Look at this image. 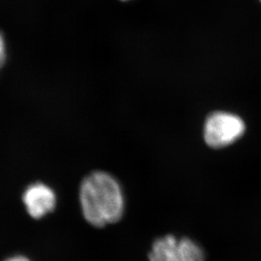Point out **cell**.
Wrapping results in <instances>:
<instances>
[{"label": "cell", "instance_id": "obj_1", "mask_svg": "<svg viewBox=\"0 0 261 261\" xmlns=\"http://www.w3.org/2000/svg\"><path fill=\"white\" fill-rule=\"evenodd\" d=\"M81 208L86 221L96 227H103L121 220L124 197L121 186L113 176L103 171L89 174L81 184Z\"/></svg>", "mask_w": 261, "mask_h": 261}, {"label": "cell", "instance_id": "obj_2", "mask_svg": "<svg viewBox=\"0 0 261 261\" xmlns=\"http://www.w3.org/2000/svg\"><path fill=\"white\" fill-rule=\"evenodd\" d=\"M203 249L193 239L166 235L156 239L148 261H204Z\"/></svg>", "mask_w": 261, "mask_h": 261}, {"label": "cell", "instance_id": "obj_3", "mask_svg": "<svg viewBox=\"0 0 261 261\" xmlns=\"http://www.w3.org/2000/svg\"><path fill=\"white\" fill-rule=\"evenodd\" d=\"M245 132L239 116L228 112H216L206 120L203 137L211 148H220L235 143Z\"/></svg>", "mask_w": 261, "mask_h": 261}, {"label": "cell", "instance_id": "obj_4", "mask_svg": "<svg viewBox=\"0 0 261 261\" xmlns=\"http://www.w3.org/2000/svg\"><path fill=\"white\" fill-rule=\"evenodd\" d=\"M22 201L31 217L41 219L56 208L57 198L50 187L35 182L29 185L23 193Z\"/></svg>", "mask_w": 261, "mask_h": 261}, {"label": "cell", "instance_id": "obj_5", "mask_svg": "<svg viewBox=\"0 0 261 261\" xmlns=\"http://www.w3.org/2000/svg\"><path fill=\"white\" fill-rule=\"evenodd\" d=\"M6 45H5V37L0 31V70L2 69L6 61Z\"/></svg>", "mask_w": 261, "mask_h": 261}, {"label": "cell", "instance_id": "obj_6", "mask_svg": "<svg viewBox=\"0 0 261 261\" xmlns=\"http://www.w3.org/2000/svg\"><path fill=\"white\" fill-rule=\"evenodd\" d=\"M5 261H31L30 259L27 257L22 256V255H15V256L10 257L9 259Z\"/></svg>", "mask_w": 261, "mask_h": 261}, {"label": "cell", "instance_id": "obj_7", "mask_svg": "<svg viewBox=\"0 0 261 261\" xmlns=\"http://www.w3.org/2000/svg\"><path fill=\"white\" fill-rule=\"evenodd\" d=\"M123 1H126V0H123Z\"/></svg>", "mask_w": 261, "mask_h": 261}, {"label": "cell", "instance_id": "obj_8", "mask_svg": "<svg viewBox=\"0 0 261 261\" xmlns=\"http://www.w3.org/2000/svg\"><path fill=\"white\" fill-rule=\"evenodd\" d=\"M260 2H261V0H260Z\"/></svg>", "mask_w": 261, "mask_h": 261}]
</instances>
